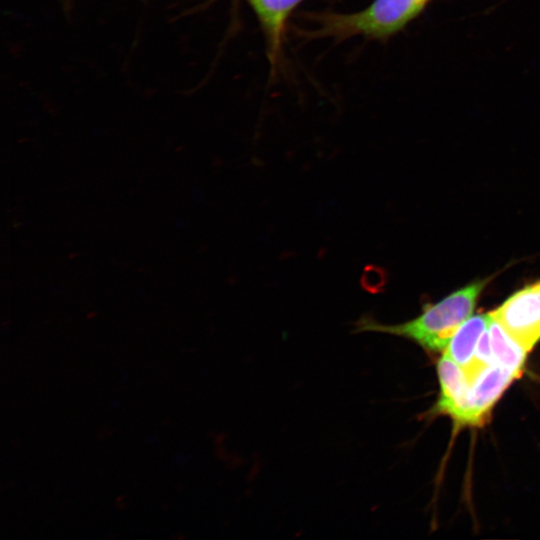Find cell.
<instances>
[{
	"label": "cell",
	"mask_w": 540,
	"mask_h": 540,
	"mask_svg": "<svg viewBox=\"0 0 540 540\" xmlns=\"http://www.w3.org/2000/svg\"><path fill=\"white\" fill-rule=\"evenodd\" d=\"M491 313L512 337L531 351L540 341V279L513 293Z\"/></svg>",
	"instance_id": "cell-3"
},
{
	"label": "cell",
	"mask_w": 540,
	"mask_h": 540,
	"mask_svg": "<svg viewBox=\"0 0 540 540\" xmlns=\"http://www.w3.org/2000/svg\"><path fill=\"white\" fill-rule=\"evenodd\" d=\"M431 0H373L366 8L352 13L311 15L318 29L314 35L346 39L361 36L385 41L416 19Z\"/></svg>",
	"instance_id": "cell-2"
},
{
	"label": "cell",
	"mask_w": 540,
	"mask_h": 540,
	"mask_svg": "<svg viewBox=\"0 0 540 540\" xmlns=\"http://www.w3.org/2000/svg\"><path fill=\"white\" fill-rule=\"evenodd\" d=\"M437 374L440 394L433 411L449 416L456 427L478 426L464 369L443 354L437 363Z\"/></svg>",
	"instance_id": "cell-4"
},
{
	"label": "cell",
	"mask_w": 540,
	"mask_h": 540,
	"mask_svg": "<svg viewBox=\"0 0 540 540\" xmlns=\"http://www.w3.org/2000/svg\"><path fill=\"white\" fill-rule=\"evenodd\" d=\"M488 279L478 280L425 306L416 318L399 324H384L371 315L354 322V332H379L414 341L429 352L446 349L458 328L470 317Z\"/></svg>",
	"instance_id": "cell-1"
},
{
	"label": "cell",
	"mask_w": 540,
	"mask_h": 540,
	"mask_svg": "<svg viewBox=\"0 0 540 540\" xmlns=\"http://www.w3.org/2000/svg\"><path fill=\"white\" fill-rule=\"evenodd\" d=\"M517 378L519 377L512 371L492 362L470 382L471 398L478 426L488 419L493 406Z\"/></svg>",
	"instance_id": "cell-6"
},
{
	"label": "cell",
	"mask_w": 540,
	"mask_h": 540,
	"mask_svg": "<svg viewBox=\"0 0 540 540\" xmlns=\"http://www.w3.org/2000/svg\"><path fill=\"white\" fill-rule=\"evenodd\" d=\"M262 29L267 55L274 66L280 56L287 22L304 0H247Z\"/></svg>",
	"instance_id": "cell-5"
},
{
	"label": "cell",
	"mask_w": 540,
	"mask_h": 540,
	"mask_svg": "<svg viewBox=\"0 0 540 540\" xmlns=\"http://www.w3.org/2000/svg\"><path fill=\"white\" fill-rule=\"evenodd\" d=\"M488 332L493 362L520 377L529 351L512 337L494 317L489 325Z\"/></svg>",
	"instance_id": "cell-8"
},
{
	"label": "cell",
	"mask_w": 540,
	"mask_h": 540,
	"mask_svg": "<svg viewBox=\"0 0 540 540\" xmlns=\"http://www.w3.org/2000/svg\"><path fill=\"white\" fill-rule=\"evenodd\" d=\"M492 319L491 312L470 316L455 332L443 354L466 369L472 363L478 342Z\"/></svg>",
	"instance_id": "cell-7"
}]
</instances>
